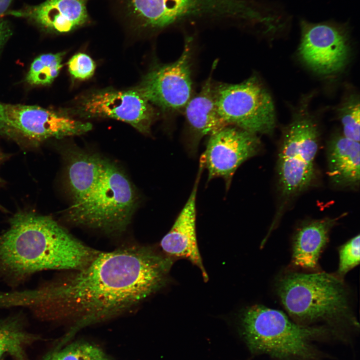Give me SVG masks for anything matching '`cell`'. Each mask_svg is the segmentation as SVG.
Returning <instances> with one entry per match:
<instances>
[{"label": "cell", "instance_id": "6da1fadb", "mask_svg": "<svg viewBox=\"0 0 360 360\" xmlns=\"http://www.w3.org/2000/svg\"><path fill=\"white\" fill-rule=\"evenodd\" d=\"M172 260L140 245L100 252L83 268L34 290L32 312L43 320H72L78 326L112 318L164 286Z\"/></svg>", "mask_w": 360, "mask_h": 360}, {"label": "cell", "instance_id": "7a4b0ae2", "mask_svg": "<svg viewBox=\"0 0 360 360\" xmlns=\"http://www.w3.org/2000/svg\"><path fill=\"white\" fill-rule=\"evenodd\" d=\"M100 252L51 217L20 212L0 235V280L16 287L42 270H79Z\"/></svg>", "mask_w": 360, "mask_h": 360}, {"label": "cell", "instance_id": "3957f363", "mask_svg": "<svg viewBox=\"0 0 360 360\" xmlns=\"http://www.w3.org/2000/svg\"><path fill=\"white\" fill-rule=\"evenodd\" d=\"M279 300L289 316L306 326H324L343 342L359 328L344 280L334 273L290 270L278 280Z\"/></svg>", "mask_w": 360, "mask_h": 360}, {"label": "cell", "instance_id": "277c9868", "mask_svg": "<svg viewBox=\"0 0 360 360\" xmlns=\"http://www.w3.org/2000/svg\"><path fill=\"white\" fill-rule=\"evenodd\" d=\"M240 331L250 352L280 360H324L316 343L334 338L324 326H306L282 312L261 304L242 312Z\"/></svg>", "mask_w": 360, "mask_h": 360}, {"label": "cell", "instance_id": "5b68a950", "mask_svg": "<svg viewBox=\"0 0 360 360\" xmlns=\"http://www.w3.org/2000/svg\"><path fill=\"white\" fill-rule=\"evenodd\" d=\"M130 182L115 164L108 160L104 172L90 193L68 210V220L110 234L124 232L137 205Z\"/></svg>", "mask_w": 360, "mask_h": 360}, {"label": "cell", "instance_id": "8992f818", "mask_svg": "<svg viewBox=\"0 0 360 360\" xmlns=\"http://www.w3.org/2000/svg\"><path fill=\"white\" fill-rule=\"evenodd\" d=\"M313 96V92L302 96L292 109L290 122L282 128L277 168L280 190L285 196L305 190L314 177L320 132L310 108Z\"/></svg>", "mask_w": 360, "mask_h": 360}, {"label": "cell", "instance_id": "52a82bcc", "mask_svg": "<svg viewBox=\"0 0 360 360\" xmlns=\"http://www.w3.org/2000/svg\"><path fill=\"white\" fill-rule=\"evenodd\" d=\"M217 110L227 125L258 134H272L276 127L274 104L259 77L238 84H213Z\"/></svg>", "mask_w": 360, "mask_h": 360}, {"label": "cell", "instance_id": "ba28073f", "mask_svg": "<svg viewBox=\"0 0 360 360\" xmlns=\"http://www.w3.org/2000/svg\"><path fill=\"white\" fill-rule=\"evenodd\" d=\"M301 36L297 50L301 62L324 76L342 72L348 64L352 48L348 27L334 22L300 21Z\"/></svg>", "mask_w": 360, "mask_h": 360}, {"label": "cell", "instance_id": "9c48e42d", "mask_svg": "<svg viewBox=\"0 0 360 360\" xmlns=\"http://www.w3.org/2000/svg\"><path fill=\"white\" fill-rule=\"evenodd\" d=\"M194 52L186 44L175 61L154 67L136 89L152 104L168 114L184 110L192 96V66Z\"/></svg>", "mask_w": 360, "mask_h": 360}, {"label": "cell", "instance_id": "30bf717a", "mask_svg": "<svg viewBox=\"0 0 360 360\" xmlns=\"http://www.w3.org/2000/svg\"><path fill=\"white\" fill-rule=\"evenodd\" d=\"M260 148L258 134L227 125L209 136L200 166L206 170L208 181L221 178L228 190L238 167L256 155Z\"/></svg>", "mask_w": 360, "mask_h": 360}, {"label": "cell", "instance_id": "8fae6325", "mask_svg": "<svg viewBox=\"0 0 360 360\" xmlns=\"http://www.w3.org/2000/svg\"><path fill=\"white\" fill-rule=\"evenodd\" d=\"M80 108L88 117L116 119L143 134L150 132L156 115L152 104L136 88L93 92L82 100Z\"/></svg>", "mask_w": 360, "mask_h": 360}, {"label": "cell", "instance_id": "7c38bea8", "mask_svg": "<svg viewBox=\"0 0 360 360\" xmlns=\"http://www.w3.org/2000/svg\"><path fill=\"white\" fill-rule=\"evenodd\" d=\"M10 126L18 134L37 142L78 136L92 129V124L36 106L4 104Z\"/></svg>", "mask_w": 360, "mask_h": 360}, {"label": "cell", "instance_id": "4fadbf2b", "mask_svg": "<svg viewBox=\"0 0 360 360\" xmlns=\"http://www.w3.org/2000/svg\"><path fill=\"white\" fill-rule=\"evenodd\" d=\"M203 168L200 166L192 191L173 226L160 242L166 256L190 261L200 270L204 280L208 278L198 250L196 232V199L198 185Z\"/></svg>", "mask_w": 360, "mask_h": 360}, {"label": "cell", "instance_id": "5bb4252c", "mask_svg": "<svg viewBox=\"0 0 360 360\" xmlns=\"http://www.w3.org/2000/svg\"><path fill=\"white\" fill-rule=\"evenodd\" d=\"M89 0H46L5 14L30 20L41 28L57 34L71 32L89 21Z\"/></svg>", "mask_w": 360, "mask_h": 360}, {"label": "cell", "instance_id": "9a60e30c", "mask_svg": "<svg viewBox=\"0 0 360 360\" xmlns=\"http://www.w3.org/2000/svg\"><path fill=\"white\" fill-rule=\"evenodd\" d=\"M206 0H124L128 18L138 28L158 30L196 12Z\"/></svg>", "mask_w": 360, "mask_h": 360}, {"label": "cell", "instance_id": "2e32d148", "mask_svg": "<svg viewBox=\"0 0 360 360\" xmlns=\"http://www.w3.org/2000/svg\"><path fill=\"white\" fill-rule=\"evenodd\" d=\"M212 72L204 81L199 92L192 96L184 112L186 122V145L194 154L201 140L227 126L220 115L214 102Z\"/></svg>", "mask_w": 360, "mask_h": 360}, {"label": "cell", "instance_id": "e0dca14e", "mask_svg": "<svg viewBox=\"0 0 360 360\" xmlns=\"http://www.w3.org/2000/svg\"><path fill=\"white\" fill-rule=\"evenodd\" d=\"M337 221V218H329L312 220L297 228L292 244L291 264L294 268L309 272L320 271V256Z\"/></svg>", "mask_w": 360, "mask_h": 360}, {"label": "cell", "instance_id": "ac0fdd59", "mask_svg": "<svg viewBox=\"0 0 360 360\" xmlns=\"http://www.w3.org/2000/svg\"><path fill=\"white\" fill-rule=\"evenodd\" d=\"M66 180L72 204L85 198L102 177L108 160L96 154L72 148L66 152Z\"/></svg>", "mask_w": 360, "mask_h": 360}, {"label": "cell", "instance_id": "d6986e66", "mask_svg": "<svg viewBox=\"0 0 360 360\" xmlns=\"http://www.w3.org/2000/svg\"><path fill=\"white\" fill-rule=\"evenodd\" d=\"M328 148V172L332 182L342 186H358L360 142L337 134L330 140Z\"/></svg>", "mask_w": 360, "mask_h": 360}, {"label": "cell", "instance_id": "ffe728a7", "mask_svg": "<svg viewBox=\"0 0 360 360\" xmlns=\"http://www.w3.org/2000/svg\"><path fill=\"white\" fill-rule=\"evenodd\" d=\"M38 339L26 330L20 314L0 320V360L8 355L14 360H28L26 348Z\"/></svg>", "mask_w": 360, "mask_h": 360}, {"label": "cell", "instance_id": "44dd1931", "mask_svg": "<svg viewBox=\"0 0 360 360\" xmlns=\"http://www.w3.org/2000/svg\"><path fill=\"white\" fill-rule=\"evenodd\" d=\"M61 53L43 54L32 62L26 76L31 84H48L58 76L62 67Z\"/></svg>", "mask_w": 360, "mask_h": 360}, {"label": "cell", "instance_id": "7402d4cb", "mask_svg": "<svg viewBox=\"0 0 360 360\" xmlns=\"http://www.w3.org/2000/svg\"><path fill=\"white\" fill-rule=\"evenodd\" d=\"M360 98L356 93L346 95L337 108V114L342 126V134L346 138L360 142Z\"/></svg>", "mask_w": 360, "mask_h": 360}, {"label": "cell", "instance_id": "603a6c76", "mask_svg": "<svg viewBox=\"0 0 360 360\" xmlns=\"http://www.w3.org/2000/svg\"><path fill=\"white\" fill-rule=\"evenodd\" d=\"M43 360H107L98 348L86 343L71 344L48 354Z\"/></svg>", "mask_w": 360, "mask_h": 360}, {"label": "cell", "instance_id": "cb8c5ba5", "mask_svg": "<svg viewBox=\"0 0 360 360\" xmlns=\"http://www.w3.org/2000/svg\"><path fill=\"white\" fill-rule=\"evenodd\" d=\"M339 262L334 274L344 280L345 275L360 263V235L354 236L338 248Z\"/></svg>", "mask_w": 360, "mask_h": 360}, {"label": "cell", "instance_id": "d4e9b609", "mask_svg": "<svg viewBox=\"0 0 360 360\" xmlns=\"http://www.w3.org/2000/svg\"><path fill=\"white\" fill-rule=\"evenodd\" d=\"M95 68L94 60L84 53L74 54L68 62L69 72L74 78L78 80H85L92 76Z\"/></svg>", "mask_w": 360, "mask_h": 360}, {"label": "cell", "instance_id": "484cf974", "mask_svg": "<svg viewBox=\"0 0 360 360\" xmlns=\"http://www.w3.org/2000/svg\"><path fill=\"white\" fill-rule=\"evenodd\" d=\"M12 34V30L8 22L0 18V51Z\"/></svg>", "mask_w": 360, "mask_h": 360}, {"label": "cell", "instance_id": "4316f807", "mask_svg": "<svg viewBox=\"0 0 360 360\" xmlns=\"http://www.w3.org/2000/svg\"><path fill=\"white\" fill-rule=\"evenodd\" d=\"M13 0H0V16L6 14Z\"/></svg>", "mask_w": 360, "mask_h": 360}, {"label": "cell", "instance_id": "83f0119b", "mask_svg": "<svg viewBox=\"0 0 360 360\" xmlns=\"http://www.w3.org/2000/svg\"><path fill=\"white\" fill-rule=\"evenodd\" d=\"M8 157L7 155L4 154V152L2 151V150L0 149V164L4 162V160L6 158ZM1 182V180L0 178V184ZM0 210H4V208L1 206L0 204Z\"/></svg>", "mask_w": 360, "mask_h": 360}]
</instances>
